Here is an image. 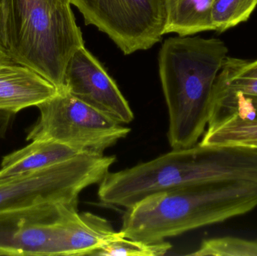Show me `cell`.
<instances>
[{"mask_svg":"<svg viewBox=\"0 0 257 256\" xmlns=\"http://www.w3.org/2000/svg\"><path fill=\"white\" fill-rule=\"evenodd\" d=\"M257 183V149L204 146L172 149L152 160L117 172L99 183L103 204L130 208L149 195L208 182Z\"/></svg>","mask_w":257,"mask_h":256,"instance_id":"obj_1","label":"cell"},{"mask_svg":"<svg viewBox=\"0 0 257 256\" xmlns=\"http://www.w3.org/2000/svg\"><path fill=\"white\" fill-rule=\"evenodd\" d=\"M228 52L219 39L178 36L169 38L162 45L159 74L172 149L195 145L205 132L213 87Z\"/></svg>","mask_w":257,"mask_h":256,"instance_id":"obj_2","label":"cell"},{"mask_svg":"<svg viewBox=\"0 0 257 256\" xmlns=\"http://www.w3.org/2000/svg\"><path fill=\"white\" fill-rule=\"evenodd\" d=\"M257 207V183L208 182L149 195L126 209V238L156 242L245 214Z\"/></svg>","mask_w":257,"mask_h":256,"instance_id":"obj_3","label":"cell"},{"mask_svg":"<svg viewBox=\"0 0 257 256\" xmlns=\"http://www.w3.org/2000/svg\"><path fill=\"white\" fill-rule=\"evenodd\" d=\"M69 0H0V44L15 63L64 90L66 66L84 46Z\"/></svg>","mask_w":257,"mask_h":256,"instance_id":"obj_4","label":"cell"},{"mask_svg":"<svg viewBox=\"0 0 257 256\" xmlns=\"http://www.w3.org/2000/svg\"><path fill=\"white\" fill-rule=\"evenodd\" d=\"M115 156L80 154L48 168L0 180V213L43 204L78 205L84 189L99 184Z\"/></svg>","mask_w":257,"mask_h":256,"instance_id":"obj_5","label":"cell"},{"mask_svg":"<svg viewBox=\"0 0 257 256\" xmlns=\"http://www.w3.org/2000/svg\"><path fill=\"white\" fill-rule=\"evenodd\" d=\"M39 117L27 141L51 140L81 154L104 155L131 129L66 90L37 107Z\"/></svg>","mask_w":257,"mask_h":256,"instance_id":"obj_6","label":"cell"},{"mask_svg":"<svg viewBox=\"0 0 257 256\" xmlns=\"http://www.w3.org/2000/svg\"><path fill=\"white\" fill-rule=\"evenodd\" d=\"M86 25L105 33L130 55L161 41L166 26L165 0H69Z\"/></svg>","mask_w":257,"mask_h":256,"instance_id":"obj_7","label":"cell"},{"mask_svg":"<svg viewBox=\"0 0 257 256\" xmlns=\"http://www.w3.org/2000/svg\"><path fill=\"white\" fill-rule=\"evenodd\" d=\"M64 90L122 124L134 120L133 111L115 81L85 46L77 50L68 63Z\"/></svg>","mask_w":257,"mask_h":256,"instance_id":"obj_8","label":"cell"},{"mask_svg":"<svg viewBox=\"0 0 257 256\" xmlns=\"http://www.w3.org/2000/svg\"><path fill=\"white\" fill-rule=\"evenodd\" d=\"M57 255H96L102 246L124 237L105 218L73 212L57 225Z\"/></svg>","mask_w":257,"mask_h":256,"instance_id":"obj_9","label":"cell"},{"mask_svg":"<svg viewBox=\"0 0 257 256\" xmlns=\"http://www.w3.org/2000/svg\"><path fill=\"white\" fill-rule=\"evenodd\" d=\"M58 93L51 81L15 61L0 69V111L15 114L38 107Z\"/></svg>","mask_w":257,"mask_h":256,"instance_id":"obj_10","label":"cell"},{"mask_svg":"<svg viewBox=\"0 0 257 256\" xmlns=\"http://www.w3.org/2000/svg\"><path fill=\"white\" fill-rule=\"evenodd\" d=\"M81 154L72 147L51 140H34L3 157L0 180L39 171Z\"/></svg>","mask_w":257,"mask_h":256,"instance_id":"obj_11","label":"cell"},{"mask_svg":"<svg viewBox=\"0 0 257 256\" xmlns=\"http://www.w3.org/2000/svg\"><path fill=\"white\" fill-rule=\"evenodd\" d=\"M215 0H165L164 35L190 36L212 31L211 15Z\"/></svg>","mask_w":257,"mask_h":256,"instance_id":"obj_12","label":"cell"},{"mask_svg":"<svg viewBox=\"0 0 257 256\" xmlns=\"http://www.w3.org/2000/svg\"><path fill=\"white\" fill-rule=\"evenodd\" d=\"M199 144L257 149V117L247 118L229 113L208 122Z\"/></svg>","mask_w":257,"mask_h":256,"instance_id":"obj_13","label":"cell"},{"mask_svg":"<svg viewBox=\"0 0 257 256\" xmlns=\"http://www.w3.org/2000/svg\"><path fill=\"white\" fill-rule=\"evenodd\" d=\"M214 87L229 93L257 96V60L248 61L227 57L217 75Z\"/></svg>","mask_w":257,"mask_h":256,"instance_id":"obj_14","label":"cell"},{"mask_svg":"<svg viewBox=\"0 0 257 256\" xmlns=\"http://www.w3.org/2000/svg\"><path fill=\"white\" fill-rule=\"evenodd\" d=\"M257 6V0H215L211 9L212 31L223 33L245 22Z\"/></svg>","mask_w":257,"mask_h":256,"instance_id":"obj_15","label":"cell"},{"mask_svg":"<svg viewBox=\"0 0 257 256\" xmlns=\"http://www.w3.org/2000/svg\"><path fill=\"white\" fill-rule=\"evenodd\" d=\"M172 247L171 243L166 240L148 242L122 237L102 246L96 255L162 256L166 255Z\"/></svg>","mask_w":257,"mask_h":256,"instance_id":"obj_16","label":"cell"},{"mask_svg":"<svg viewBox=\"0 0 257 256\" xmlns=\"http://www.w3.org/2000/svg\"><path fill=\"white\" fill-rule=\"evenodd\" d=\"M193 256H257V240L234 237L206 239L201 243Z\"/></svg>","mask_w":257,"mask_h":256,"instance_id":"obj_17","label":"cell"},{"mask_svg":"<svg viewBox=\"0 0 257 256\" xmlns=\"http://www.w3.org/2000/svg\"><path fill=\"white\" fill-rule=\"evenodd\" d=\"M227 113H236L247 118L257 117V96H245L239 93H229L225 102Z\"/></svg>","mask_w":257,"mask_h":256,"instance_id":"obj_18","label":"cell"},{"mask_svg":"<svg viewBox=\"0 0 257 256\" xmlns=\"http://www.w3.org/2000/svg\"><path fill=\"white\" fill-rule=\"evenodd\" d=\"M12 61L13 60L9 57L6 50L3 48V47L0 44V69L9 64V63H12Z\"/></svg>","mask_w":257,"mask_h":256,"instance_id":"obj_19","label":"cell"},{"mask_svg":"<svg viewBox=\"0 0 257 256\" xmlns=\"http://www.w3.org/2000/svg\"><path fill=\"white\" fill-rule=\"evenodd\" d=\"M13 115L10 113L4 112V111H0V129H6L8 123L10 120L11 116Z\"/></svg>","mask_w":257,"mask_h":256,"instance_id":"obj_20","label":"cell"}]
</instances>
